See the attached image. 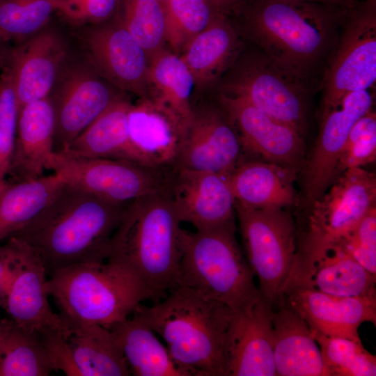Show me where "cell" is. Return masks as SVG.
I'll use <instances>...</instances> for the list:
<instances>
[{"label":"cell","mask_w":376,"mask_h":376,"mask_svg":"<svg viewBox=\"0 0 376 376\" xmlns=\"http://www.w3.org/2000/svg\"><path fill=\"white\" fill-rule=\"evenodd\" d=\"M129 203L107 201L65 182L13 237L25 241L39 254L47 274L78 263L104 261Z\"/></svg>","instance_id":"1"},{"label":"cell","mask_w":376,"mask_h":376,"mask_svg":"<svg viewBox=\"0 0 376 376\" xmlns=\"http://www.w3.org/2000/svg\"><path fill=\"white\" fill-rule=\"evenodd\" d=\"M181 223L170 191L157 192L127 205L110 240L106 260L135 277L153 303L178 285L186 232Z\"/></svg>","instance_id":"2"},{"label":"cell","mask_w":376,"mask_h":376,"mask_svg":"<svg viewBox=\"0 0 376 376\" xmlns=\"http://www.w3.org/2000/svg\"><path fill=\"white\" fill-rule=\"evenodd\" d=\"M351 5L253 0L246 29L265 54L307 81L336 47L338 29Z\"/></svg>","instance_id":"3"},{"label":"cell","mask_w":376,"mask_h":376,"mask_svg":"<svg viewBox=\"0 0 376 376\" xmlns=\"http://www.w3.org/2000/svg\"><path fill=\"white\" fill-rule=\"evenodd\" d=\"M160 336L185 376H226V343L233 312L227 306L178 285L150 306L133 311Z\"/></svg>","instance_id":"4"},{"label":"cell","mask_w":376,"mask_h":376,"mask_svg":"<svg viewBox=\"0 0 376 376\" xmlns=\"http://www.w3.org/2000/svg\"><path fill=\"white\" fill-rule=\"evenodd\" d=\"M48 274L47 293L68 322L109 328L146 300L135 277L108 260L78 263Z\"/></svg>","instance_id":"5"},{"label":"cell","mask_w":376,"mask_h":376,"mask_svg":"<svg viewBox=\"0 0 376 376\" xmlns=\"http://www.w3.org/2000/svg\"><path fill=\"white\" fill-rule=\"evenodd\" d=\"M235 233V223L186 231L178 281L233 313L250 308L261 297Z\"/></svg>","instance_id":"6"},{"label":"cell","mask_w":376,"mask_h":376,"mask_svg":"<svg viewBox=\"0 0 376 376\" xmlns=\"http://www.w3.org/2000/svg\"><path fill=\"white\" fill-rule=\"evenodd\" d=\"M284 208H251L235 203L246 260L259 281L261 297L281 298L297 253L296 226Z\"/></svg>","instance_id":"7"},{"label":"cell","mask_w":376,"mask_h":376,"mask_svg":"<svg viewBox=\"0 0 376 376\" xmlns=\"http://www.w3.org/2000/svg\"><path fill=\"white\" fill-rule=\"evenodd\" d=\"M221 94L244 100L301 135L308 118L306 81L285 70L263 52L238 65Z\"/></svg>","instance_id":"8"},{"label":"cell","mask_w":376,"mask_h":376,"mask_svg":"<svg viewBox=\"0 0 376 376\" xmlns=\"http://www.w3.org/2000/svg\"><path fill=\"white\" fill-rule=\"evenodd\" d=\"M48 169L66 182L118 203L170 191L173 171L155 170L122 159L77 156L64 151L52 153Z\"/></svg>","instance_id":"9"},{"label":"cell","mask_w":376,"mask_h":376,"mask_svg":"<svg viewBox=\"0 0 376 376\" xmlns=\"http://www.w3.org/2000/svg\"><path fill=\"white\" fill-rule=\"evenodd\" d=\"M325 74L322 116L346 94L370 89L376 81V0L354 1Z\"/></svg>","instance_id":"10"},{"label":"cell","mask_w":376,"mask_h":376,"mask_svg":"<svg viewBox=\"0 0 376 376\" xmlns=\"http://www.w3.org/2000/svg\"><path fill=\"white\" fill-rule=\"evenodd\" d=\"M15 237L1 308L17 326L40 337L67 335L68 323L49 303L47 272L41 258L25 241Z\"/></svg>","instance_id":"11"},{"label":"cell","mask_w":376,"mask_h":376,"mask_svg":"<svg viewBox=\"0 0 376 376\" xmlns=\"http://www.w3.org/2000/svg\"><path fill=\"white\" fill-rule=\"evenodd\" d=\"M375 174L362 167L345 170L328 192L311 205L306 233L299 247L338 242L375 206Z\"/></svg>","instance_id":"12"},{"label":"cell","mask_w":376,"mask_h":376,"mask_svg":"<svg viewBox=\"0 0 376 376\" xmlns=\"http://www.w3.org/2000/svg\"><path fill=\"white\" fill-rule=\"evenodd\" d=\"M375 278L336 242L297 249L283 290L301 288L339 297H376Z\"/></svg>","instance_id":"13"},{"label":"cell","mask_w":376,"mask_h":376,"mask_svg":"<svg viewBox=\"0 0 376 376\" xmlns=\"http://www.w3.org/2000/svg\"><path fill=\"white\" fill-rule=\"evenodd\" d=\"M369 89L346 94L322 116L319 134L305 166L304 200L307 207L324 194L337 174L338 159L355 123L372 109Z\"/></svg>","instance_id":"14"},{"label":"cell","mask_w":376,"mask_h":376,"mask_svg":"<svg viewBox=\"0 0 376 376\" xmlns=\"http://www.w3.org/2000/svg\"><path fill=\"white\" fill-rule=\"evenodd\" d=\"M242 150L224 111L214 107L194 109L174 169L230 175L240 162Z\"/></svg>","instance_id":"15"},{"label":"cell","mask_w":376,"mask_h":376,"mask_svg":"<svg viewBox=\"0 0 376 376\" xmlns=\"http://www.w3.org/2000/svg\"><path fill=\"white\" fill-rule=\"evenodd\" d=\"M220 104L235 128L243 150L297 171L304 155L301 134L242 99L221 94Z\"/></svg>","instance_id":"16"},{"label":"cell","mask_w":376,"mask_h":376,"mask_svg":"<svg viewBox=\"0 0 376 376\" xmlns=\"http://www.w3.org/2000/svg\"><path fill=\"white\" fill-rule=\"evenodd\" d=\"M170 195L180 221L196 230L235 223L236 202L229 175L175 169Z\"/></svg>","instance_id":"17"},{"label":"cell","mask_w":376,"mask_h":376,"mask_svg":"<svg viewBox=\"0 0 376 376\" xmlns=\"http://www.w3.org/2000/svg\"><path fill=\"white\" fill-rule=\"evenodd\" d=\"M272 304L263 297L233 313L226 343V376H275Z\"/></svg>","instance_id":"18"},{"label":"cell","mask_w":376,"mask_h":376,"mask_svg":"<svg viewBox=\"0 0 376 376\" xmlns=\"http://www.w3.org/2000/svg\"><path fill=\"white\" fill-rule=\"evenodd\" d=\"M127 161L159 171L174 169L186 127L148 98L131 104L127 116Z\"/></svg>","instance_id":"19"},{"label":"cell","mask_w":376,"mask_h":376,"mask_svg":"<svg viewBox=\"0 0 376 376\" xmlns=\"http://www.w3.org/2000/svg\"><path fill=\"white\" fill-rule=\"evenodd\" d=\"M280 299L306 321L311 333L361 340L359 327L364 322H376V297H339L287 288Z\"/></svg>","instance_id":"20"},{"label":"cell","mask_w":376,"mask_h":376,"mask_svg":"<svg viewBox=\"0 0 376 376\" xmlns=\"http://www.w3.org/2000/svg\"><path fill=\"white\" fill-rule=\"evenodd\" d=\"M87 45L93 61L107 79L141 99L148 98L149 57L122 23L91 31Z\"/></svg>","instance_id":"21"},{"label":"cell","mask_w":376,"mask_h":376,"mask_svg":"<svg viewBox=\"0 0 376 376\" xmlns=\"http://www.w3.org/2000/svg\"><path fill=\"white\" fill-rule=\"evenodd\" d=\"M54 110L46 97L23 107L19 111L13 150L6 178L16 182L42 176L54 152Z\"/></svg>","instance_id":"22"},{"label":"cell","mask_w":376,"mask_h":376,"mask_svg":"<svg viewBox=\"0 0 376 376\" xmlns=\"http://www.w3.org/2000/svg\"><path fill=\"white\" fill-rule=\"evenodd\" d=\"M91 75L77 72L66 80L56 100L54 151L65 150L116 98Z\"/></svg>","instance_id":"23"},{"label":"cell","mask_w":376,"mask_h":376,"mask_svg":"<svg viewBox=\"0 0 376 376\" xmlns=\"http://www.w3.org/2000/svg\"><path fill=\"white\" fill-rule=\"evenodd\" d=\"M276 375L329 376L306 321L280 299L272 305Z\"/></svg>","instance_id":"24"},{"label":"cell","mask_w":376,"mask_h":376,"mask_svg":"<svg viewBox=\"0 0 376 376\" xmlns=\"http://www.w3.org/2000/svg\"><path fill=\"white\" fill-rule=\"evenodd\" d=\"M297 171L266 161H240L229 175L237 204L251 208L295 205Z\"/></svg>","instance_id":"25"},{"label":"cell","mask_w":376,"mask_h":376,"mask_svg":"<svg viewBox=\"0 0 376 376\" xmlns=\"http://www.w3.org/2000/svg\"><path fill=\"white\" fill-rule=\"evenodd\" d=\"M61 53L57 38L45 32L33 38L13 56L6 68L12 77L18 111L29 103L48 97Z\"/></svg>","instance_id":"26"},{"label":"cell","mask_w":376,"mask_h":376,"mask_svg":"<svg viewBox=\"0 0 376 376\" xmlns=\"http://www.w3.org/2000/svg\"><path fill=\"white\" fill-rule=\"evenodd\" d=\"M237 34L218 13L210 24L196 36L179 55L198 86L212 82L235 59L240 47Z\"/></svg>","instance_id":"27"},{"label":"cell","mask_w":376,"mask_h":376,"mask_svg":"<svg viewBox=\"0 0 376 376\" xmlns=\"http://www.w3.org/2000/svg\"><path fill=\"white\" fill-rule=\"evenodd\" d=\"M66 322L65 337L79 376L131 375L119 344L109 328Z\"/></svg>","instance_id":"28"},{"label":"cell","mask_w":376,"mask_h":376,"mask_svg":"<svg viewBox=\"0 0 376 376\" xmlns=\"http://www.w3.org/2000/svg\"><path fill=\"white\" fill-rule=\"evenodd\" d=\"M126 363L134 376H185L155 333L133 312L111 324Z\"/></svg>","instance_id":"29"},{"label":"cell","mask_w":376,"mask_h":376,"mask_svg":"<svg viewBox=\"0 0 376 376\" xmlns=\"http://www.w3.org/2000/svg\"><path fill=\"white\" fill-rule=\"evenodd\" d=\"M194 77L180 56L164 48L149 58L148 99L167 110L187 128L194 107Z\"/></svg>","instance_id":"30"},{"label":"cell","mask_w":376,"mask_h":376,"mask_svg":"<svg viewBox=\"0 0 376 376\" xmlns=\"http://www.w3.org/2000/svg\"><path fill=\"white\" fill-rule=\"evenodd\" d=\"M64 182L54 173L23 182L7 178L0 180V244L24 228Z\"/></svg>","instance_id":"31"},{"label":"cell","mask_w":376,"mask_h":376,"mask_svg":"<svg viewBox=\"0 0 376 376\" xmlns=\"http://www.w3.org/2000/svg\"><path fill=\"white\" fill-rule=\"evenodd\" d=\"M130 104L116 98L63 150L70 155L127 161Z\"/></svg>","instance_id":"32"},{"label":"cell","mask_w":376,"mask_h":376,"mask_svg":"<svg viewBox=\"0 0 376 376\" xmlns=\"http://www.w3.org/2000/svg\"><path fill=\"white\" fill-rule=\"evenodd\" d=\"M53 371L41 337L14 323L0 348V376H47Z\"/></svg>","instance_id":"33"},{"label":"cell","mask_w":376,"mask_h":376,"mask_svg":"<svg viewBox=\"0 0 376 376\" xmlns=\"http://www.w3.org/2000/svg\"><path fill=\"white\" fill-rule=\"evenodd\" d=\"M162 3L165 42L178 55L220 13L208 0H166Z\"/></svg>","instance_id":"34"},{"label":"cell","mask_w":376,"mask_h":376,"mask_svg":"<svg viewBox=\"0 0 376 376\" xmlns=\"http://www.w3.org/2000/svg\"><path fill=\"white\" fill-rule=\"evenodd\" d=\"M329 376H375L376 358L361 340L311 333Z\"/></svg>","instance_id":"35"},{"label":"cell","mask_w":376,"mask_h":376,"mask_svg":"<svg viewBox=\"0 0 376 376\" xmlns=\"http://www.w3.org/2000/svg\"><path fill=\"white\" fill-rule=\"evenodd\" d=\"M122 24L146 52L150 58L163 48L165 20L159 0H121Z\"/></svg>","instance_id":"36"},{"label":"cell","mask_w":376,"mask_h":376,"mask_svg":"<svg viewBox=\"0 0 376 376\" xmlns=\"http://www.w3.org/2000/svg\"><path fill=\"white\" fill-rule=\"evenodd\" d=\"M54 10L55 0H0V38L32 34Z\"/></svg>","instance_id":"37"},{"label":"cell","mask_w":376,"mask_h":376,"mask_svg":"<svg viewBox=\"0 0 376 376\" xmlns=\"http://www.w3.org/2000/svg\"><path fill=\"white\" fill-rule=\"evenodd\" d=\"M376 159V115L370 109L352 127L340 153L337 173L362 167Z\"/></svg>","instance_id":"38"},{"label":"cell","mask_w":376,"mask_h":376,"mask_svg":"<svg viewBox=\"0 0 376 376\" xmlns=\"http://www.w3.org/2000/svg\"><path fill=\"white\" fill-rule=\"evenodd\" d=\"M18 108L11 75L0 79V180L6 178L15 139Z\"/></svg>","instance_id":"39"},{"label":"cell","mask_w":376,"mask_h":376,"mask_svg":"<svg viewBox=\"0 0 376 376\" xmlns=\"http://www.w3.org/2000/svg\"><path fill=\"white\" fill-rule=\"evenodd\" d=\"M338 242L363 267L376 276V205Z\"/></svg>","instance_id":"40"},{"label":"cell","mask_w":376,"mask_h":376,"mask_svg":"<svg viewBox=\"0 0 376 376\" xmlns=\"http://www.w3.org/2000/svg\"><path fill=\"white\" fill-rule=\"evenodd\" d=\"M120 1L55 0L56 10L73 22H100L116 12Z\"/></svg>","instance_id":"41"},{"label":"cell","mask_w":376,"mask_h":376,"mask_svg":"<svg viewBox=\"0 0 376 376\" xmlns=\"http://www.w3.org/2000/svg\"><path fill=\"white\" fill-rule=\"evenodd\" d=\"M65 336L61 334H52L41 338L56 371H61L68 376H79Z\"/></svg>","instance_id":"42"},{"label":"cell","mask_w":376,"mask_h":376,"mask_svg":"<svg viewBox=\"0 0 376 376\" xmlns=\"http://www.w3.org/2000/svg\"><path fill=\"white\" fill-rule=\"evenodd\" d=\"M16 245V239L12 237L0 244V307H2L8 266Z\"/></svg>","instance_id":"43"},{"label":"cell","mask_w":376,"mask_h":376,"mask_svg":"<svg viewBox=\"0 0 376 376\" xmlns=\"http://www.w3.org/2000/svg\"><path fill=\"white\" fill-rule=\"evenodd\" d=\"M219 12L225 14L227 11L240 5L244 0H208Z\"/></svg>","instance_id":"44"},{"label":"cell","mask_w":376,"mask_h":376,"mask_svg":"<svg viewBox=\"0 0 376 376\" xmlns=\"http://www.w3.org/2000/svg\"><path fill=\"white\" fill-rule=\"evenodd\" d=\"M13 324V321L9 318L0 319V348Z\"/></svg>","instance_id":"45"},{"label":"cell","mask_w":376,"mask_h":376,"mask_svg":"<svg viewBox=\"0 0 376 376\" xmlns=\"http://www.w3.org/2000/svg\"><path fill=\"white\" fill-rule=\"evenodd\" d=\"M297 1L315 2V3H326V4L348 6V5L352 4L355 0H297Z\"/></svg>","instance_id":"46"},{"label":"cell","mask_w":376,"mask_h":376,"mask_svg":"<svg viewBox=\"0 0 376 376\" xmlns=\"http://www.w3.org/2000/svg\"><path fill=\"white\" fill-rule=\"evenodd\" d=\"M159 1H160L161 2H163V1H166V0H159Z\"/></svg>","instance_id":"47"},{"label":"cell","mask_w":376,"mask_h":376,"mask_svg":"<svg viewBox=\"0 0 376 376\" xmlns=\"http://www.w3.org/2000/svg\"><path fill=\"white\" fill-rule=\"evenodd\" d=\"M0 39H1V38H0Z\"/></svg>","instance_id":"48"}]
</instances>
